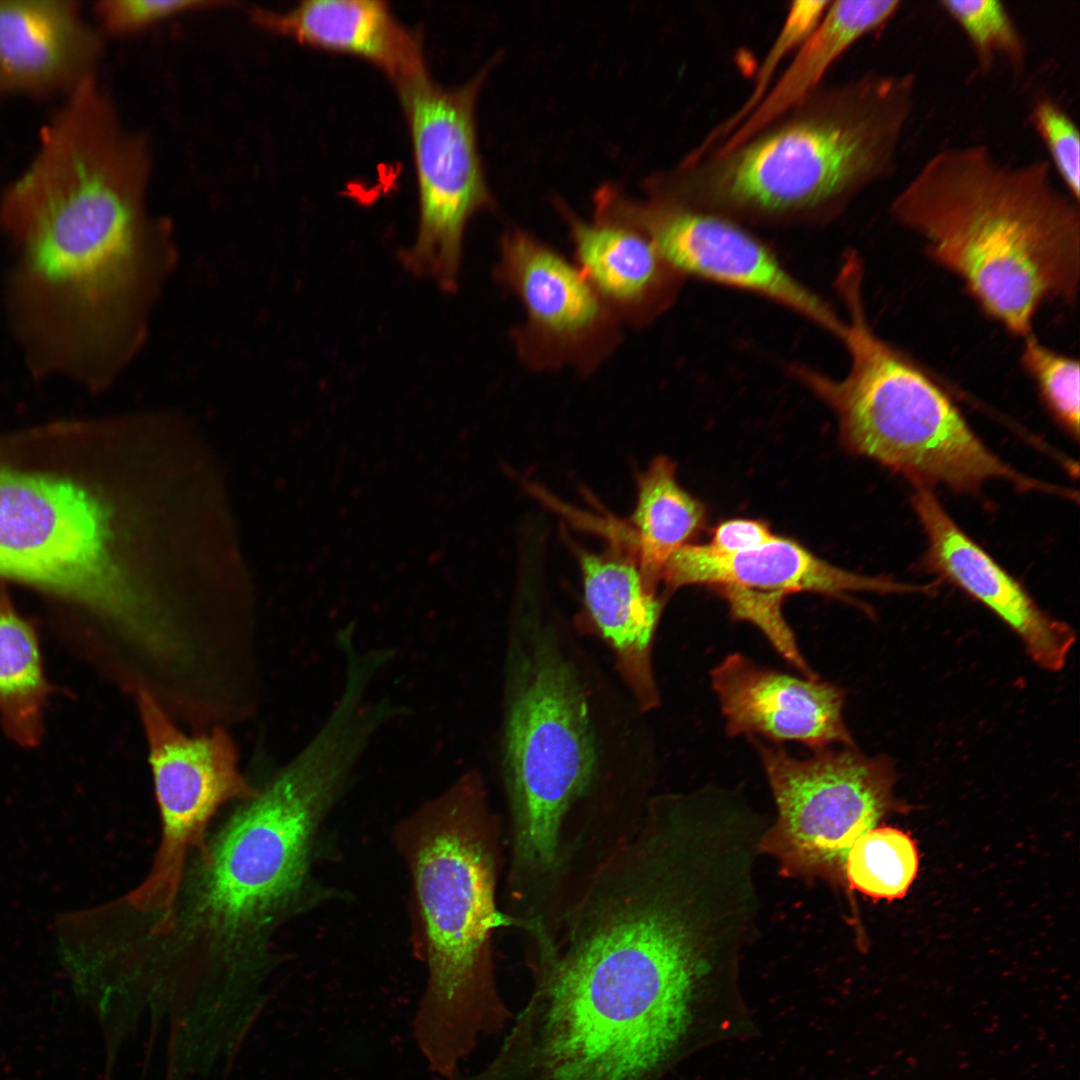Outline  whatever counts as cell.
<instances>
[{"label":"cell","mask_w":1080,"mask_h":1080,"mask_svg":"<svg viewBox=\"0 0 1080 1080\" xmlns=\"http://www.w3.org/2000/svg\"><path fill=\"white\" fill-rule=\"evenodd\" d=\"M13 250L12 330L34 376L102 386L143 344L174 260L144 195L119 182L61 184L3 228Z\"/></svg>","instance_id":"6da1fadb"},{"label":"cell","mask_w":1080,"mask_h":1080,"mask_svg":"<svg viewBox=\"0 0 1080 1080\" xmlns=\"http://www.w3.org/2000/svg\"><path fill=\"white\" fill-rule=\"evenodd\" d=\"M889 212L1016 337L1034 333L1044 305L1078 299L1079 202L1057 187L1048 160L1011 164L984 144L945 147Z\"/></svg>","instance_id":"7a4b0ae2"},{"label":"cell","mask_w":1080,"mask_h":1080,"mask_svg":"<svg viewBox=\"0 0 1080 1080\" xmlns=\"http://www.w3.org/2000/svg\"><path fill=\"white\" fill-rule=\"evenodd\" d=\"M916 92L912 73L818 88L741 143L690 154L650 182V195L740 223L833 217L895 174Z\"/></svg>","instance_id":"3957f363"},{"label":"cell","mask_w":1080,"mask_h":1080,"mask_svg":"<svg viewBox=\"0 0 1080 1080\" xmlns=\"http://www.w3.org/2000/svg\"><path fill=\"white\" fill-rule=\"evenodd\" d=\"M498 831L481 776L469 771L403 819L394 833L412 884L416 938L428 978L413 1036L443 1077L511 1012L497 989L491 938Z\"/></svg>","instance_id":"277c9868"},{"label":"cell","mask_w":1080,"mask_h":1080,"mask_svg":"<svg viewBox=\"0 0 1080 1080\" xmlns=\"http://www.w3.org/2000/svg\"><path fill=\"white\" fill-rule=\"evenodd\" d=\"M861 280L855 271L838 279L847 309L839 338L849 354L847 373L834 379L804 365L791 367L832 408L846 447L915 487L976 493L986 482L1002 479L1023 490L1052 491L992 452L936 378L875 333L866 318Z\"/></svg>","instance_id":"5b68a950"},{"label":"cell","mask_w":1080,"mask_h":1080,"mask_svg":"<svg viewBox=\"0 0 1080 1080\" xmlns=\"http://www.w3.org/2000/svg\"><path fill=\"white\" fill-rule=\"evenodd\" d=\"M511 672L503 740L511 890L528 901L561 885L569 816L591 786L597 751L585 689L550 634L534 632Z\"/></svg>","instance_id":"8992f818"},{"label":"cell","mask_w":1080,"mask_h":1080,"mask_svg":"<svg viewBox=\"0 0 1080 1080\" xmlns=\"http://www.w3.org/2000/svg\"><path fill=\"white\" fill-rule=\"evenodd\" d=\"M351 780V768L337 750L308 743L204 851L188 913L191 926L233 941L298 900L318 829Z\"/></svg>","instance_id":"52a82bcc"},{"label":"cell","mask_w":1080,"mask_h":1080,"mask_svg":"<svg viewBox=\"0 0 1080 1080\" xmlns=\"http://www.w3.org/2000/svg\"><path fill=\"white\" fill-rule=\"evenodd\" d=\"M0 577L79 603L114 623L140 593L114 554L105 499L59 467L0 456Z\"/></svg>","instance_id":"ba28073f"},{"label":"cell","mask_w":1080,"mask_h":1080,"mask_svg":"<svg viewBox=\"0 0 1080 1080\" xmlns=\"http://www.w3.org/2000/svg\"><path fill=\"white\" fill-rule=\"evenodd\" d=\"M772 791L777 816L759 842L785 877L844 886L851 845L875 827L893 803L895 769L885 755L855 746L805 758L750 738Z\"/></svg>","instance_id":"9c48e42d"},{"label":"cell","mask_w":1080,"mask_h":1080,"mask_svg":"<svg viewBox=\"0 0 1080 1080\" xmlns=\"http://www.w3.org/2000/svg\"><path fill=\"white\" fill-rule=\"evenodd\" d=\"M489 70L462 87L447 88L426 74L397 88L415 165L419 224L404 256L413 272L453 290L469 220L493 200L477 147L475 101Z\"/></svg>","instance_id":"30bf717a"},{"label":"cell","mask_w":1080,"mask_h":1080,"mask_svg":"<svg viewBox=\"0 0 1080 1080\" xmlns=\"http://www.w3.org/2000/svg\"><path fill=\"white\" fill-rule=\"evenodd\" d=\"M148 760L161 815L162 836L147 878L127 897L134 909L160 910L170 922L186 858L203 843L206 827L219 807L232 799L256 795L238 768L230 736L221 729L200 736L182 733L157 700L145 690L137 695Z\"/></svg>","instance_id":"8fae6325"},{"label":"cell","mask_w":1080,"mask_h":1080,"mask_svg":"<svg viewBox=\"0 0 1080 1080\" xmlns=\"http://www.w3.org/2000/svg\"><path fill=\"white\" fill-rule=\"evenodd\" d=\"M596 216L643 233L681 277L692 276L769 299L840 337L844 319L787 270L740 222L672 201L636 200L616 186L595 195Z\"/></svg>","instance_id":"7c38bea8"},{"label":"cell","mask_w":1080,"mask_h":1080,"mask_svg":"<svg viewBox=\"0 0 1080 1080\" xmlns=\"http://www.w3.org/2000/svg\"><path fill=\"white\" fill-rule=\"evenodd\" d=\"M496 276L523 307L512 338L529 368L589 373L619 344L621 322L576 264L530 233L504 234Z\"/></svg>","instance_id":"4fadbf2b"},{"label":"cell","mask_w":1080,"mask_h":1080,"mask_svg":"<svg viewBox=\"0 0 1080 1080\" xmlns=\"http://www.w3.org/2000/svg\"><path fill=\"white\" fill-rule=\"evenodd\" d=\"M710 675L730 737L795 741L812 752L854 746L845 693L834 683L761 666L740 653L726 656Z\"/></svg>","instance_id":"5bb4252c"},{"label":"cell","mask_w":1080,"mask_h":1080,"mask_svg":"<svg viewBox=\"0 0 1080 1080\" xmlns=\"http://www.w3.org/2000/svg\"><path fill=\"white\" fill-rule=\"evenodd\" d=\"M912 507L923 528L927 570L957 586L1005 623L1041 668L1061 670L1076 640L947 513L931 489L916 487Z\"/></svg>","instance_id":"9a60e30c"},{"label":"cell","mask_w":1080,"mask_h":1080,"mask_svg":"<svg viewBox=\"0 0 1080 1080\" xmlns=\"http://www.w3.org/2000/svg\"><path fill=\"white\" fill-rule=\"evenodd\" d=\"M660 584L665 594L684 586L703 585L718 594L742 591L785 598L799 592L817 593L840 600L850 594L927 593L930 585L897 581L887 576L854 573L817 557L798 542L776 536L753 549L731 554L711 551L705 544H690L666 562Z\"/></svg>","instance_id":"2e32d148"},{"label":"cell","mask_w":1080,"mask_h":1080,"mask_svg":"<svg viewBox=\"0 0 1080 1080\" xmlns=\"http://www.w3.org/2000/svg\"><path fill=\"white\" fill-rule=\"evenodd\" d=\"M576 556L588 616L641 708L656 707L651 649L666 598L647 586L634 548L617 529L604 551L578 548Z\"/></svg>","instance_id":"e0dca14e"},{"label":"cell","mask_w":1080,"mask_h":1080,"mask_svg":"<svg viewBox=\"0 0 1080 1080\" xmlns=\"http://www.w3.org/2000/svg\"><path fill=\"white\" fill-rule=\"evenodd\" d=\"M251 16L270 32L366 60L396 88L428 74L421 39L384 1L308 0L281 12L254 8Z\"/></svg>","instance_id":"ac0fdd59"},{"label":"cell","mask_w":1080,"mask_h":1080,"mask_svg":"<svg viewBox=\"0 0 1080 1080\" xmlns=\"http://www.w3.org/2000/svg\"><path fill=\"white\" fill-rule=\"evenodd\" d=\"M575 264L620 322L642 327L675 301L684 280L651 241L622 222L595 216L588 222L566 206Z\"/></svg>","instance_id":"d6986e66"},{"label":"cell","mask_w":1080,"mask_h":1080,"mask_svg":"<svg viewBox=\"0 0 1080 1080\" xmlns=\"http://www.w3.org/2000/svg\"><path fill=\"white\" fill-rule=\"evenodd\" d=\"M99 50L70 1H0V88L41 93L74 88Z\"/></svg>","instance_id":"ffe728a7"},{"label":"cell","mask_w":1080,"mask_h":1080,"mask_svg":"<svg viewBox=\"0 0 1080 1080\" xmlns=\"http://www.w3.org/2000/svg\"><path fill=\"white\" fill-rule=\"evenodd\" d=\"M900 5L897 0L830 2L818 25L758 105L706 152L741 143L804 101L818 89L825 73L840 56L861 38L885 25Z\"/></svg>","instance_id":"44dd1931"},{"label":"cell","mask_w":1080,"mask_h":1080,"mask_svg":"<svg viewBox=\"0 0 1080 1080\" xmlns=\"http://www.w3.org/2000/svg\"><path fill=\"white\" fill-rule=\"evenodd\" d=\"M705 520L704 504L678 483L675 463L655 457L637 478L636 502L625 528L649 588L658 592L666 562Z\"/></svg>","instance_id":"7402d4cb"},{"label":"cell","mask_w":1080,"mask_h":1080,"mask_svg":"<svg viewBox=\"0 0 1080 1080\" xmlns=\"http://www.w3.org/2000/svg\"><path fill=\"white\" fill-rule=\"evenodd\" d=\"M48 695L37 631L0 588V723L11 740L39 743Z\"/></svg>","instance_id":"603a6c76"},{"label":"cell","mask_w":1080,"mask_h":1080,"mask_svg":"<svg viewBox=\"0 0 1080 1080\" xmlns=\"http://www.w3.org/2000/svg\"><path fill=\"white\" fill-rule=\"evenodd\" d=\"M918 862L916 846L908 834L892 827H873L847 852L846 884L872 898H901L916 877Z\"/></svg>","instance_id":"cb8c5ba5"},{"label":"cell","mask_w":1080,"mask_h":1080,"mask_svg":"<svg viewBox=\"0 0 1080 1080\" xmlns=\"http://www.w3.org/2000/svg\"><path fill=\"white\" fill-rule=\"evenodd\" d=\"M941 9L962 30L982 72L1003 58L1015 77L1024 71L1026 45L1009 11L997 0H943Z\"/></svg>","instance_id":"d4e9b609"},{"label":"cell","mask_w":1080,"mask_h":1080,"mask_svg":"<svg viewBox=\"0 0 1080 1080\" xmlns=\"http://www.w3.org/2000/svg\"><path fill=\"white\" fill-rule=\"evenodd\" d=\"M1023 340L1020 363L1056 422L1074 440L1079 438L1080 365L1076 358L1042 343L1035 333Z\"/></svg>","instance_id":"484cf974"},{"label":"cell","mask_w":1080,"mask_h":1080,"mask_svg":"<svg viewBox=\"0 0 1080 1080\" xmlns=\"http://www.w3.org/2000/svg\"><path fill=\"white\" fill-rule=\"evenodd\" d=\"M830 1H795L791 3L770 50L758 69L753 91L735 113L725 120L704 140L713 145L728 135L762 100L769 90L777 67L790 54H794L812 33L824 16Z\"/></svg>","instance_id":"4316f807"},{"label":"cell","mask_w":1080,"mask_h":1080,"mask_svg":"<svg viewBox=\"0 0 1080 1080\" xmlns=\"http://www.w3.org/2000/svg\"><path fill=\"white\" fill-rule=\"evenodd\" d=\"M1030 121L1049 154L1065 191L1080 199V134L1070 115L1052 98L1040 97L1032 105Z\"/></svg>","instance_id":"83f0119b"},{"label":"cell","mask_w":1080,"mask_h":1080,"mask_svg":"<svg viewBox=\"0 0 1080 1080\" xmlns=\"http://www.w3.org/2000/svg\"><path fill=\"white\" fill-rule=\"evenodd\" d=\"M224 2L187 0H107L97 5L104 26L114 33H131L174 15L214 8Z\"/></svg>","instance_id":"f1b7e54d"},{"label":"cell","mask_w":1080,"mask_h":1080,"mask_svg":"<svg viewBox=\"0 0 1080 1080\" xmlns=\"http://www.w3.org/2000/svg\"><path fill=\"white\" fill-rule=\"evenodd\" d=\"M776 536L761 520L734 518L718 524L705 545L715 553L731 554L761 546Z\"/></svg>","instance_id":"f546056e"}]
</instances>
